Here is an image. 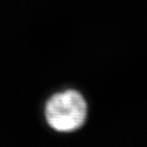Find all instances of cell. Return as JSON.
<instances>
[{
	"mask_svg": "<svg viewBox=\"0 0 147 147\" xmlns=\"http://www.w3.org/2000/svg\"><path fill=\"white\" fill-rule=\"evenodd\" d=\"M45 120L58 133H73L81 129L88 117V105L84 96L74 89L51 96L45 104Z\"/></svg>",
	"mask_w": 147,
	"mask_h": 147,
	"instance_id": "cell-1",
	"label": "cell"
}]
</instances>
